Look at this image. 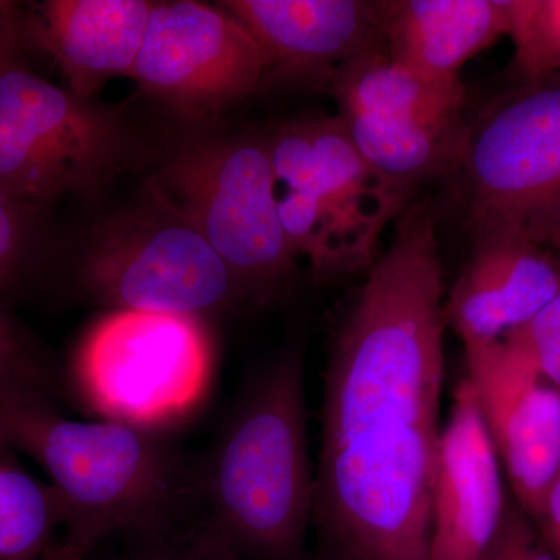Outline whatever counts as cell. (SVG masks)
<instances>
[{"label":"cell","instance_id":"cell-1","mask_svg":"<svg viewBox=\"0 0 560 560\" xmlns=\"http://www.w3.org/2000/svg\"><path fill=\"white\" fill-rule=\"evenodd\" d=\"M444 305L436 219L411 202L331 345L313 480L319 560H430Z\"/></svg>","mask_w":560,"mask_h":560},{"label":"cell","instance_id":"cell-2","mask_svg":"<svg viewBox=\"0 0 560 560\" xmlns=\"http://www.w3.org/2000/svg\"><path fill=\"white\" fill-rule=\"evenodd\" d=\"M0 445L46 470L60 504L62 539L90 556L121 534L197 508V470L162 436L114 420L58 415L46 393H0Z\"/></svg>","mask_w":560,"mask_h":560},{"label":"cell","instance_id":"cell-3","mask_svg":"<svg viewBox=\"0 0 560 560\" xmlns=\"http://www.w3.org/2000/svg\"><path fill=\"white\" fill-rule=\"evenodd\" d=\"M313 480L304 359L293 348L249 383L197 470L202 521L243 560H311Z\"/></svg>","mask_w":560,"mask_h":560},{"label":"cell","instance_id":"cell-4","mask_svg":"<svg viewBox=\"0 0 560 560\" xmlns=\"http://www.w3.org/2000/svg\"><path fill=\"white\" fill-rule=\"evenodd\" d=\"M215 370L208 326L195 316L113 311L84 335L73 385L95 415L165 431L198 410Z\"/></svg>","mask_w":560,"mask_h":560},{"label":"cell","instance_id":"cell-5","mask_svg":"<svg viewBox=\"0 0 560 560\" xmlns=\"http://www.w3.org/2000/svg\"><path fill=\"white\" fill-rule=\"evenodd\" d=\"M0 36V195L25 206L91 194L127 156L116 110L57 86Z\"/></svg>","mask_w":560,"mask_h":560},{"label":"cell","instance_id":"cell-6","mask_svg":"<svg viewBox=\"0 0 560 560\" xmlns=\"http://www.w3.org/2000/svg\"><path fill=\"white\" fill-rule=\"evenodd\" d=\"M471 238L560 254V73L525 81L471 127L463 168Z\"/></svg>","mask_w":560,"mask_h":560},{"label":"cell","instance_id":"cell-7","mask_svg":"<svg viewBox=\"0 0 560 560\" xmlns=\"http://www.w3.org/2000/svg\"><path fill=\"white\" fill-rule=\"evenodd\" d=\"M329 81L350 142L394 187L411 195L460 172L471 135L463 81L420 79L386 50L346 62Z\"/></svg>","mask_w":560,"mask_h":560},{"label":"cell","instance_id":"cell-8","mask_svg":"<svg viewBox=\"0 0 560 560\" xmlns=\"http://www.w3.org/2000/svg\"><path fill=\"white\" fill-rule=\"evenodd\" d=\"M171 205L226 261L246 293H264L294 272L279 217L278 179L267 140L198 139L168 158L161 172Z\"/></svg>","mask_w":560,"mask_h":560},{"label":"cell","instance_id":"cell-9","mask_svg":"<svg viewBox=\"0 0 560 560\" xmlns=\"http://www.w3.org/2000/svg\"><path fill=\"white\" fill-rule=\"evenodd\" d=\"M81 275L86 289L114 311L202 319L246 294L226 261L168 201L95 232Z\"/></svg>","mask_w":560,"mask_h":560},{"label":"cell","instance_id":"cell-10","mask_svg":"<svg viewBox=\"0 0 560 560\" xmlns=\"http://www.w3.org/2000/svg\"><path fill=\"white\" fill-rule=\"evenodd\" d=\"M270 70L257 40L221 7L154 3L131 77L149 94L202 116L243 101Z\"/></svg>","mask_w":560,"mask_h":560},{"label":"cell","instance_id":"cell-11","mask_svg":"<svg viewBox=\"0 0 560 560\" xmlns=\"http://www.w3.org/2000/svg\"><path fill=\"white\" fill-rule=\"evenodd\" d=\"M464 349L514 500L536 521L560 470V388L506 338Z\"/></svg>","mask_w":560,"mask_h":560},{"label":"cell","instance_id":"cell-12","mask_svg":"<svg viewBox=\"0 0 560 560\" xmlns=\"http://www.w3.org/2000/svg\"><path fill=\"white\" fill-rule=\"evenodd\" d=\"M499 453L469 378L453 393L434 477L430 560H486L508 499Z\"/></svg>","mask_w":560,"mask_h":560},{"label":"cell","instance_id":"cell-13","mask_svg":"<svg viewBox=\"0 0 560 560\" xmlns=\"http://www.w3.org/2000/svg\"><path fill=\"white\" fill-rule=\"evenodd\" d=\"M267 143L278 184L355 224L372 241L410 206L411 195L371 167L337 116L289 121Z\"/></svg>","mask_w":560,"mask_h":560},{"label":"cell","instance_id":"cell-14","mask_svg":"<svg viewBox=\"0 0 560 560\" xmlns=\"http://www.w3.org/2000/svg\"><path fill=\"white\" fill-rule=\"evenodd\" d=\"M558 254L511 235L474 238L470 259L445 301V318L466 346L522 329L560 290Z\"/></svg>","mask_w":560,"mask_h":560},{"label":"cell","instance_id":"cell-15","mask_svg":"<svg viewBox=\"0 0 560 560\" xmlns=\"http://www.w3.org/2000/svg\"><path fill=\"white\" fill-rule=\"evenodd\" d=\"M231 13L272 66L326 72L386 50L385 2L366 0H228Z\"/></svg>","mask_w":560,"mask_h":560},{"label":"cell","instance_id":"cell-16","mask_svg":"<svg viewBox=\"0 0 560 560\" xmlns=\"http://www.w3.org/2000/svg\"><path fill=\"white\" fill-rule=\"evenodd\" d=\"M154 3L147 0H49L36 31L69 90L94 98L106 80L131 77Z\"/></svg>","mask_w":560,"mask_h":560},{"label":"cell","instance_id":"cell-17","mask_svg":"<svg viewBox=\"0 0 560 560\" xmlns=\"http://www.w3.org/2000/svg\"><path fill=\"white\" fill-rule=\"evenodd\" d=\"M510 31L511 0L385 2L386 54L434 83H459L464 65Z\"/></svg>","mask_w":560,"mask_h":560},{"label":"cell","instance_id":"cell-18","mask_svg":"<svg viewBox=\"0 0 560 560\" xmlns=\"http://www.w3.org/2000/svg\"><path fill=\"white\" fill-rule=\"evenodd\" d=\"M0 445V560H43L62 528L60 504Z\"/></svg>","mask_w":560,"mask_h":560},{"label":"cell","instance_id":"cell-19","mask_svg":"<svg viewBox=\"0 0 560 560\" xmlns=\"http://www.w3.org/2000/svg\"><path fill=\"white\" fill-rule=\"evenodd\" d=\"M91 552L88 560H243L202 521L200 511L189 512L151 528L114 537Z\"/></svg>","mask_w":560,"mask_h":560},{"label":"cell","instance_id":"cell-20","mask_svg":"<svg viewBox=\"0 0 560 560\" xmlns=\"http://www.w3.org/2000/svg\"><path fill=\"white\" fill-rule=\"evenodd\" d=\"M510 36L523 80L560 73V0H511Z\"/></svg>","mask_w":560,"mask_h":560},{"label":"cell","instance_id":"cell-21","mask_svg":"<svg viewBox=\"0 0 560 560\" xmlns=\"http://www.w3.org/2000/svg\"><path fill=\"white\" fill-rule=\"evenodd\" d=\"M504 338L517 346L536 370L560 388V290L528 324Z\"/></svg>","mask_w":560,"mask_h":560},{"label":"cell","instance_id":"cell-22","mask_svg":"<svg viewBox=\"0 0 560 560\" xmlns=\"http://www.w3.org/2000/svg\"><path fill=\"white\" fill-rule=\"evenodd\" d=\"M486 560H558L517 501L508 500Z\"/></svg>","mask_w":560,"mask_h":560},{"label":"cell","instance_id":"cell-23","mask_svg":"<svg viewBox=\"0 0 560 560\" xmlns=\"http://www.w3.org/2000/svg\"><path fill=\"white\" fill-rule=\"evenodd\" d=\"M31 206L0 195V294L13 285L28 241Z\"/></svg>","mask_w":560,"mask_h":560},{"label":"cell","instance_id":"cell-24","mask_svg":"<svg viewBox=\"0 0 560 560\" xmlns=\"http://www.w3.org/2000/svg\"><path fill=\"white\" fill-rule=\"evenodd\" d=\"M43 370L20 334L0 318V393L10 389L43 390Z\"/></svg>","mask_w":560,"mask_h":560},{"label":"cell","instance_id":"cell-25","mask_svg":"<svg viewBox=\"0 0 560 560\" xmlns=\"http://www.w3.org/2000/svg\"><path fill=\"white\" fill-rule=\"evenodd\" d=\"M533 523L552 555L560 560V470L548 489L539 517Z\"/></svg>","mask_w":560,"mask_h":560},{"label":"cell","instance_id":"cell-26","mask_svg":"<svg viewBox=\"0 0 560 560\" xmlns=\"http://www.w3.org/2000/svg\"><path fill=\"white\" fill-rule=\"evenodd\" d=\"M43 560H88V556L61 537L50 545Z\"/></svg>","mask_w":560,"mask_h":560},{"label":"cell","instance_id":"cell-27","mask_svg":"<svg viewBox=\"0 0 560 560\" xmlns=\"http://www.w3.org/2000/svg\"><path fill=\"white\" fill-rule=\"evenodd\" d=\"M9 10L10 3L0 2V36H2V33L5 32V28H3V24H5L7 13H9Z\"/></svg>","mask_w":560,"mask_h":560}]
</instances>
